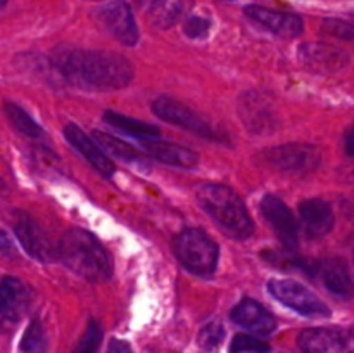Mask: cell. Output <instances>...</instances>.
<instances>
[{"label":"cell","mask_w":354,"mask_h":353,"mask_svg":"<svg viewBox=\"0 0 354 353\" xmlns=\"http://www.w3.org/2000/svg\"><path fill=\"white\" fill-rule=\"evenodd\" d=\"M2 249L6 255L9 253V249H10V241H9V237H7L6 232H2Z\"/></svg>","instance_id":"d6a6232c"},{"label":"cell","mask_w":354,"mask_h":353,"mask_svg":"<svg viewBox=\"0 0 354 353\" xmlns=\"http://www.w3.org/2000/svg\"><path fill=\"white\" fill-rule=\"evenodd\" d=\"M273 298L304 317H330V308L303 284L290 279H273L268 282Z\"/></svg>","instance_id":"52a82bcc"},{"label":"cell","mask_w":354,"mask_h":353,"mask_svg":"<svg viewBox=\"0 0 354 353\" xmlns=\"http://www.w3.org/2000/svg\"><path fill=\"white\" fill-rule=\"evenodd\" d=\"M318 275L324 280L328 293H332L339 300L348 301L354 296L353 277L342 260L328 258L322 262L318 265Z\"/></svg>","instance_id":"d6986e66"},{"label":"cell","mask_w":354,"mask_h":353,"mask_svg":"<svg viewBox=\"0 0 354 353\" xmlns=\"http://www.w3.org/2000/svg\"><path fill=\"white\" fill-rule=\"evenodd\" d=\"M6 114L9 118L10 125L16 128L17 132H21L23 135L31 138H41L44 137V130H41L40 125L23 109L17 104L7 102L6 104Z\"/></svg>","instance_id":"cb8c5ba5"},{"label":"cell","mask_w":354,"mask_h":353,"mask_svg":"<svg viewBox=\"0 0 354 353\" xmlns=\"http://www.w3.org/2000/svg\"><path fill=\"white\" fill-rule=\"evenodd\" d=\"M263 165L283 173H311L322 165V152L317 145L301 144H283L277 147H270L259 154Z\"/></svg>","instance_id":"5b68a950"},{"label":"cell","mask_w":354,"mask_h":353,"mask_svg":"<svg viewBox=\"0 0 354 353\" xmlns=\"http://www.w3.org/2000/svg\"><path fill=\"white\" fill-rule=\"evenodd\" d=\"M299 217L308 239H320L334 228V211L324 199L303 201L299 204Z\"/></svg>","instance_id":"2e32d148"},{"label":"cell","mask_w":354,"mask_h":353,"mask_svg":"<svg viewBox=\"0 0 354 353\" xmlns=\"http://www.w3.org/2000/svg\"><path fill=\"white\" fill-rule=\"evenodd\" d=\"M245 16L251 17L258 24L265 26L272 33L283 38L299 37L303 33V19L297 14L282 12V10H273L261 6H248L244 9Z\"/></svg>","instance_id":"5bb4252c"},{"label":"cell","mask_w":354,"mask_h":353,"mask_svg":"<svg viewBox=\"0 0 354 353\" xmlns=\"http://www.w3.org/2000/svg\"><path fill=\"white\" fill-rule=\"evenodd\" d=\"M194 0H149V16L154 26L166 30L175 26Z\"/></svg>","instance_id":"44dd1931"},{"label":"cell","mask_w":354,"mask_h":353,"mask_svg":"<svg viewBox=\"0 0 354 353\" xmlns=\"http://www.w3.org/2000/svg\"><path fill=\"white\" fill-rule=\"evenodd\" d=\"M201 208L232 239L244 241L254 234V221L241 197L221 183H204L196 192Z\"/></svg>","instance_id":"3957f363"},{"label":"cell","mask_w":354,"mask_h":353,"mask_svg":"<svg viewBox=\"0 0 354 353\" xmlns=\"http://www.w3.org/2000/svg\"><path fill=\"white\" fill-rule=\"evenodd\" d=\"M57 256L71 272L90 282H102L113 275V262L99 239L83 228L66 232Z\"/></svg>","instance_id":"7a4b0ae2"},{"label":"cell","mask_w":354,"mask_h":353,"mask_svg":"<svg viewBox=\"0 0 354 353\" xmlns=\"http://www.w3.org/2000/svg\"><path fill=\"white\" fill-rule=\"evenodd\" d=\"M47 334L40 320H31L21 339V352L23 353H45L47 352Z\"/></svg>","instance_id":"d4e9b609"},{"label":"cell","mask_w":354,"mask_h":353,"mask_svg":"<svg viewBox=\"0 0 354 353\" xmlns=\"http://www.w3.org/2000/svg\"><path fill=\"white\" fill-rule=\"evenodd\" d=\"M14 234L24 251L37 262L48 263L57 256V251L54 249L44 228L28 215H17L16 221H14Z\"/></svg>","instance_id":"8fae6325"},{"label":"cell","mask_w":354,"mask_h":353,"mask_svg":"<svg viewBox=\"0 0 354 353\" xmlns=\"http://www.w3.org/2000/svg\"><path fill=\"white\" fill-rule=\"evenodd\" d=\"M211 30V21L204 16H190L183 24V31L189 38L199 40V38L207 37Z\"/></svg>","instance_id":"f546056e"},{"label":"cell","mask_w":354,"mask_h":353,"mask_svg":"<svg viewBox=\"0 0 354 353\" xmlns=\"http://www.w3.org/2000/svg\"><path fill=\"white\" fill-rule=\"evenodd\" d=\"M100 343H102V329L95 320H90L73 353H97Z\"/></svg>","instance_id":"484cf974"},{"label":"cell","mask_w":354,"mask_h":353,"mask_svg":"<svg viewBox=\"0 0 354 353\" xmlns=\"http://www.w3.org/2000/svg\"><path fill=\"white\" fill-rule=\"evenodd\" d=\"M6 2H7V0H0V3H2V7L6 6Z\"/></svg>","instance_id":"836d02e7"},{"label":"cell","mask_w":354,"mask_h":353,"mask_svg":"<svg viewBox=\"0 0 354 353\" xmlns=\"http://www.w3.org/2000/svg\"><path fill=\"white\" fill-rule=\"evenodd\" d=\"M351 176H354V172H353V173H351ZM353 180H354V179H353Z\"/></svg>","instance_id":"e575fe53"},{"label":"cell","mask_w":354,"mask_h":353,"mask_svg":"<svg viewBox=\"0 0 354 353\" xmlns=\"http://www.w3.org/2000/svg\"><path fill=\"white\" fill-rule=\"evenodd\" d=\"M344 147H346V152H348L349 156H353V158H354V128H351V130L346 134Z\"/></svg>","instance_id":"1f68e13d"},{"label":"cell","mask_w":354,"mask_h":353,"mask_svg":"<svg viewBox=\"0 0 354 353\" xmlns=\"http://www.w3.org/2000/svg\"><path fill=\"white\" fill-rule=\"evenodd\" d=\"M93 137H95L97 144L102 149H106L107 152L114 156L118 159H123L124 163H130V165L135 166H147V158H145L142 152H138L137 149H133L131 145L124 144L123 141H120L118 137L109 134H104V132H93Z\"/></svg>","instance_id":"603a6c76"},{"label":"cell","mask_w":354,"mask_h":353,"mask_svg":"<svg viewBox=\"0 0 354 353\" xmlns=\"http://www.w3.org/2000/svg\"><path fill=\"white\" fill-rule=\"evenodd\" d=\"M239 114L251 134L265 135L270 134L277 128V114L273 111V106L268 102L266 97L256 92H244L237 102Z\"/></svg>","instance_id":"30bf717a"},{"label":"cell","mask_w":354,"mask_h":353,"mask_svg":"<svg viewBox=\"0 0 354 353\" xmlns=\"http://www.w3.org/2000/svg\"><path fill=\"white\" fill-rule=\"evenodd\" d=\"M54 68L59 75L82 90H118L130 85L133 66L127 57L114 52L59 48L54 54Z\"/></svg>","instance_id":"6da1fadb"},{"label":"cell","mask_w":354,"mask_h":353,"mask_svg":"<svg viewBox=\"0 0 354 353\" xmlns=\"http://www.w3.org/2000/svg\"><path fill=\"white\" fill-rule=\"evenodd\" d=\"M232 320L259 336L272 334L277 329V320L272 311L266 310L256 300L245 298L232 310Z\"/></svg>","instance_id":"e0dca14e"},{"label":"cell","mask_w":354,"mask_h":353,"mask_svg":"<svg viewBox=\"0 0 354 353\" xmlns=\"http://www.w3.org/2000/svg\"><path fill=\"white\" fill-rule=\"evenodd\" d=\"M324 31L330 37L354 44V24L351 23H346V21L337 19V17H327L324 21Z\"/></svg>","instance_id":"83f0119b"},{"label":"cell","mask_w":354,"mask_h":353,"mask_svg":"<svg viewBox=\"0 0 354 353\" xmlns=\"http://www.w3.org/2000/svg\"><path fill=\"white\" fill-rule=\"evenodd\" d=\"M142 144H144V149L152 158H156L161 163H166V165L192 170L199 163V154L197 152H194L189 147H183V145L173 144V142L151 138V141H142Z\"/></svg>","instance_id":"ffe728a7"},{"label":"cell","mask_w":354,"mask_h":353,"mask_svg":"<svg viewBox=\"0 0 354 353\" xmlns=\"http://www.w3.org/2000/svg\"><path fill=\"white\" fill-rule=\"evenodd\" d=\"M353 16H354V14H353Z\"/></svg>","instance_id":"d590c367"},{"label":"cell","mask_w":354,"mask_h":353,"mask_svg":"<svg viewBox=\"0 0 354 353\" xmlns=\"http://www.w3.org/2000/svg\"><path fill=\"white\" fill-rule=\"evenodd\" d=\"M107 353H133L131 352L130 345L123 339H113L109 343V348H107Z\"/></svg>","instance_id":"4dcf8cb0"},{"label":"cell","mask_w":354,"mask_h":353,"mask_svg":"<svg viewBox=\"0 0 354 353\" xmlns=\"http://www.w3.org/2000/svg\"><path fill=\"white\" fill-rule=\"evenodd\" d=\"M225 331H223V325L216 324H207L206 327H203V331L199 332V346L206 352H213L214 348H218V345L221 343L223 339Z\"/></svg>","instance_id":"f1b7e54d"},{"label":"cell","mask_w":354,"mask_h":353,"mask_svg":"<svg viewBox=\"0 0 354 353\" xmlns=\"http://www.w3.org/2000/svg\"><path fill=\"white\" fill-rule=\"evenodd\" d=\"M299 57L304 68L315 73H334L348 64L344 51L324 42H308L299 48Z\"/></svg>","instance_id":"4fadbf2b"},{"label":"cell","mask_w":354,"mask_h":353,"mask_svg":"<svg viewBox=\"0 0 354 353\" xmlns=\"http://www.w3.org/2000/svg\"><path fill=\"white\" fill-rule=\"evenodd\" d=\"M104 121L113 128H116L118 132H121V134L140 138V141H151V138H156L159 135V128L154 127V125L124 116L121 113H114V111H106Z\"/></svg>","instance_id":"7402d4cb"},{"label":"cell","mask_w":354,"mask_h":353,"mask_svg":"<svg viewBox=\"0 0 354 353\" xmlns=\"http://www.w3.org/2000/svg\"><path fill=\"white\" fill-rule=\"evenodd\" d=\"M30 287L19 279L3 277L0 286V311L6 322H16L23 317L30 305Z\"/></svg>","instance_id":"ac0fdd59"},{"label":"cell","mask_w":354,"mask_h":353,"mask_svg":"<svg viewBox=\"0 0 354 353\" xmlns=\"http://www.w3.org/2000/svg\"><path fill=\"white\" fill-rule=\"evenodd\" d=\"M297 343L303 353H354V329L311 327Z\"/></svg>","instance_id":"ba28073f"},{"label":"cell","mask_w":354,"mask_h":353,"mask_svg":"<svg viewBox=\"0 0 354 353\" xmlns=\"http://www.w3.org/2000/svg\"><path fill=\"white\" fill-rule=\"evenodd\" d=\"M64 137L100 175L104 176H113L114 173V163L104 154L102 147L97 144V141H92L78 125L69 123L64 127Z\"/></svg>","instance_id":"9a60e30c"},{"label":"cell","mask_w":354,"mask_h":353,"mask_svg":"<svg viewBox=\"0 0 354 353\" xmlns=\"http://www.w3.org/2000/svg\"><path fill=\"white\" fill-rule=\"evenodd\" d=\"M230 353H270V346L256 336L237 334L230 343Z\"/></svg>","instance_id":"4316f807"},{"label":"cell","mask_w":354,"mask_h":353,"mask_svg":"<svg viewBox=\"0 0 354 353\" xmlns=\"http://www.w3.org/2000/svg\"><path fill=\"white\" fill-rule=\"evenodd\" d=\"M152 111L161 120H166L168 123L185 128L189 132H194L199 137L213 142H227V137L218 128H214L206 118L201 116L199 113L192 111L190 107H187L185 104L171 99V97H158L152 102Z\"/></svg>","instance_id":"8992f818"},{"label":"cell","mask_w":354,"mask_h":353,"mask_svg":"<svg viewBox=\"0 0 354 353\" xmlns=\"http://www.w3.org/2000/svg\"><path fill=\"white\" fill-rule=\"evenodd\" d=\"M261 213L287 249L297 248L299 242L297 224L282 199L272 194L265 196L261 201Z\"/></svg>","instance_id":"7c38bea8"},{"label":"cell","mask_w":354,"mask_h":353,"mask_svg":"<svg viewBox=\"0 0 354 353\" xmlns=\"http://www.w3.org/2000/svg\"><path fill=\"white\" fill-rule=\"evenodd\" d=\"M95 16L100 26L121 44L135 45L138 42V37H140L138 26L135 23L131 7L124 0H113L109 3H104L97 9Z\"/></svg>","instance_id":"9c48e42d"},{"label":"cell","mask_w":354,"mask_h":353,"mask_svg":"<svg viewBox=\"0 0 354 353\" xmlns=\"http://www.w3.org/2000/svg\"><path fill=\"white\" fill-rule=\"evenodd\" d=\"M175 255L178 262L196 275L209 277L216 272L220 248L201 228H187L175 239Z\"/></svg>","instance_id":"277c9868"}]
</instances>
